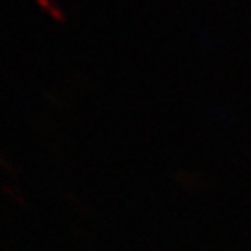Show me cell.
Listing matches in <instances>:
<instances>
[{
  "label": "cell",
  "mask_w": 251,
  "mask_h": 251,
  "mask_svg": "<svg viewBox=\"0 0 251 251\" xmlns=\"http://www.w3.org/2000/svg\"><path fill=\"white\" fill-rule=\"evenodd\" d=\"M35 2L42 9H46V11L49 12V16H51V18H54L56 21H63V20H65V16H63L61 9H59L58 5L52 2V0H35Z\"/></svg>",
  "instance_id": "obj_1"
}]
</instances>
